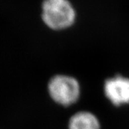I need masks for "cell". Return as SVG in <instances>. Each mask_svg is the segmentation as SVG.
<instances>
[{
  "mask_svg": "<svg viewBox=\"0 0 129 129\" xmlns=\"http://www.w3.org/2000/svg\"><path fill=\"white\" fill-rule=\"evenodd\" d=\"M75 13L68 0H44L42 19L49 27L62 29L72 25Z\"/></svg>",
  "mask_w": 129,
  "mask_h": 129,
  "instance_id": "1",
  "label": "cell"
},
{
  "mask_svg": "<svg viewBox=\"0 0 129 129\" xmlns=\"http://www.w3.org/2000/svg\"><path fill=\"white\" fill-rule=\"evenodd\" d=\"M48 90L52 98L62 106H70L76 102L80 95V85L73 78L57 75L51 79Z\"/></svg>",
  "mask_w": 129,
  "mask_h": 129,
  "instance_id": "2",
  "label": "cell"
},
{
  "mask_svg": "<svg viewBox=\"0 0 129 129\" xmlns=\"http://www.w3.org/2000/svg\"><path fill=\"white\" fill-rule=\"evenodd\" d=\"M104 91L115 106L129 103V79L119 75L108 79L105 83Z\"/></svg>",
  "mask_w": 129,
  "mask_h": 129,
  "instance_id": "3",
  "label": "cell"
},
{
  "mask_svg": "<svg viewBox=\"0 0 129 129\" xmlns=\"http://www.w3.org/2000/svg\"><path fill=\"white\" fill-rule=\"evenodd\" d=\"M69 129H100L99 121L89 112H79L70 118Z\"/></svg>",
  "mask_w": 129,
  "mask_h": 129,
  "instance_id": "4",
  "label": "cell"
}]
</instances>
